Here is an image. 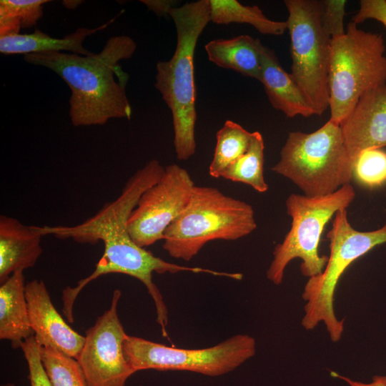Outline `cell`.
<instances>
[{
    "label": "cell",
    "mask_w": 386,
    "mask_h": 386,
    "mask_svg": "<svg viewBox=\"0 0 386 386\" xmlns=\"http://www.w3.org/2000/svg\"><path fill=\"white\" fill-rule=\"evenodd\" d=\"M367 19L380 22L386 28V0H361L352 21L356 24Z\"/></svg>",
    "instance_id": "obj_28"
},
{
    "label": "cell",
    "mask_w": 386,
    "mask_h": 386,
    "mask_svg": "<svg viewBox=\"0 0 386 386\" xmlns=\"http://www.w3.org/2000/svg\"><path fill=\"white\" fill-rule=\"evenodd\" d=\"M121 295L119 290L114 291L109 308L86 331L77 360L89 386H125L134 374L123 352L127 334L118 315Z\"/></svg>",
    "instance_id": "obj_12"
},
{
    "label": "cell",
    "mask_w": 386,
    "mask_h": 386,
    "mask_svg": "<svg viewBox=\"0 0 386 386\" xmlns=\"http://www.w3.org/2000/svg\"><path fill=\"white\" fill-rule=\"evenodd\" d=\"M279 155L271 169L306 196L332 194L353 177L355 160L345 147L340 125L330 120L312 133L290 132Z\"/></svg>",
    "instance_id": "obj_5"
},
{
    "label": "cell",
    "mask_w": 386,
    "mask_h": 386,
    "mask_svg": "<svg viewBox=\"0 0 386 386\" xmlns=\"http://www.w3.org/2000/svg\"><path fill=\"white\" fill-rule=\"evenodd\" d=\"M47 0H1L0 16L16 18L21 28H30L43 16Z\"/></svg>",
    "instance_id": "obj_25"
},
{
    "label": "cell",
    "mask_w": 386,
    "mask_h": 386,
    "mask_svg": "<svg viewBox=\"0 0 386 386\" xmlns=\"http://www.w3.org/2000/svg\"><path fill=\"white\" fill-rule=\"evenodd\" d=\"M330 240V255L323 272L308 278L302 295L305 302L302 326L314 330L323 323L330 340L338 342L345 330V320H339L334 310L335 292L340 277L357 259L376 246L386 243V224L368 232L357 231L350 224L347 209L336 212Z\"/></svg>",
    "instance_id": "obj_6"
},
{
    "label": "cell",
    "mask_w": 386,
    "mask_h": 386,
    "mask_svg": "<svg viewBox=\"0 0 386 386\" xmlns=\"http://www.w3.org/2000/svg\"><path fill=\"white\" fill-rule=\"evenodd\" d=\"M114 19L95 29L79 28L63 38L51 37L39 29L31 34H15L0 37V52L3 54H27L46 51H69L82 56L93 53L83 43L85 39L106 28Z\"/></svg>",
    "instance_id": "obj_19"
},
{
    "label": "cell",
    "mask_w": 386,
    "mask_h": 386,
    "mask_svg": "<svg viewBox=\"0 0 386 386\" xmlns=\"http://www.w3.org/2000/svg\"><path fill=\"white\" fill-rule=\"evenodd\" d=\"M252 136V132L239 124L226 121L216 134L217 143L209 167V174L219 178L222 172L247 150Z\"/></svg>",
    "instance_id": "obj_22"
},
{
    "label": "cell",
    "mask_w": 386,
    "mask_h": 386,
    "mask_svg": "<svg viewBox=\"0 0 386 386\" xmlns=\"http://www.w3.org/2000/svg\"><path fill=\"white\" fill-rule=\"evenodd\" d=\"M256 228L252 205L217 188L195 186L186 207L164 232L162 247L172 257L189 261L210 241L237 240Z\"/></svg>",
    "instance_id": "obj_4"
},
{
    "label": "cell",
    "mask_w": 386,
    "mask_h": 386,
    "mask_svg": "<svg viewBox=\"0 0 386 386\" xmlns=\"http://www.w3.org/2000/svg\"><path fill=\"white\" fill-rule=\"evenodd\" d=\"M81 3H82V1H79V0L77 1L76 0H71V1L66 0V1H62V4H64V6L66 7L67 9H75Z\"/></svg>",
    "instance_id": "obj_31"
},
{
    "label": "cell",
    "mask_w": 386,
    "mask_h": 386,
    "mask_svg": "<svg viewBox=\"0 0 386 386\" xmlns=\"http://www.w3.org/2000/svg\"><path fill=\"white\" fill-rule=\"evenodd\" d=\"M29 323L36 342L77 360L85 337L70 327L54 306L45 283L33 279L26 284Z\"/></svg>",
    "instance_id": "obj_13"
},
{
    "label": "cell",
    "mask_w": 386,
    "mask_h": 386,
    "mask_svg": "<svg viewBox=\"0 0 386 386\" xmlns=\"http://www.w3.org/2000/svg\"><path fill=\"white\" fill-rule=\"evenodd\" d=\"M141 2L158 16L169 15L177 4L172 0H141Z\"/></svg>",
    "instance_id": "obj_29"
},
{
    "label": "cell",
    "mask_w": 386,
    "mask_h": 386,
    "mask_svg": "<svg viewBox=\"0 0 386 386\" xmlns=\"http://www.w3.org/2000/svg\"><path fill=\"white\" fill-rule=\"evenodd\" d=\"M357 25L350 21L345 33L331 41L329 120L339 125L365 93L386 84L384 39Z\"/></svg>",
    "instance_id": "obj_7"
},
{
    "label": "cell",
    "mask_w": 386,
    "mask_h": 386,
    "mask_svg": "<svg viewBox=\"0 0 386 386\" xmlns=\"http://www.w3.org/2000/svg\"><path fill=\"white\" fill-rule=\"evenodd\" d=\"M1 386H15L13 383L9 382L6 384H4Z\"/></svg>",
    "instance_id": "obj_32"
},
{
    "label": "cell",
    "mask_w": 386,
    "mask_h": 386,
    "mask_svg": "<svg viewBox=\"0 0 386 386\" xmlns=\"http://www.w3.org/2000/svg\"><path fill=\"white\" fill-rule=\"evenodd\" d=\"M264 149L262 135L259 132H252L247 150L228 165L220 177L246 184L259 193L266 192L268 184L264 177Z\"/></svg>",
    "instance_id": "obj_21"
},
{
    "label": "cell",
    "mask_w": 386,
    "mask_h": 386,
    "mask_svg": "<svg viewBox=\"0 0 386 386\" xmlns=\"http://www.w3.org/2000/svg\"><path fill=\"white\" fill-rule=\"evenodd\" d=\"M123 352L134 373L152 369L189 371L214 377L233 371L252 357L256 341L252 336L240 334L213 347L183 349L127 335Z\"/></svg>",
    "instance_id": "obj_10"
},
{
    "label": "cell",
    "mask_w": 386,
    "mask_h": 386,
    "mask_svg": "<svg viewBox=\"0 0 386 386\" xmlns=\"http://www.w3.org/2000/svg\"><path fill=\"white\" fill-rule=\"evenodd\" d=\"M164 169L158 160L151 159L132 175L114 200L106 203L95 214L79 224L34 226L43 237L51 235L60 239H71L80 244L103 242L102 257L93 272L78 282V291L99 277L119 273L137 279L150 296L157 298L160 291L152 280L153 273L179 272V264L168 262L136 244L127 227L128 219L139 197L159 179Z\"/></svg>",
    "instance_id": "obj_1"
},
{
    "label": "cell",
    "mask_w": 386,
    "mask_h": 386,
    "mask_svg": "<svg viewBox=\"0 0 386 386\" xmlns=\"http://www.w3.org/2000/svg\"><path fill=\"white\" fill-rule=\"evenodd\" d=\"M43 236L34 226L0 216V283L16 272L33 267L43 252Z\"/></svg>",
    "instance_id": "obj_15"
},
{
    "label": "cell",
    "mask_w": 386,
    "mask_h": 386,
    "mask_svg": "<svg viewBox=\"0 0 386 386\" xmlns=\"http://www.w3.org/2000/svg\"><path fill=\"white\" fill-rule=\"evenodd\" d=\"M332 377L344 380L349 386H386V375H375L370 382H362L353 380L349 377L331 372Z\"/></svg>",
    "instance_id": "obj_30"
},
{
    "label": "cell",
    "mask_w": 386,
    "mask_h": 386,
    "mask_svg": "<svg viewBox=\"0 0 386 386\" xmlns=\"http://www.w3.org/2000/svg\"><path fill=\"white\" fill-rule=\"evenodd\" d=\"M355 192L349 184L323 196L291 194L285 202L291 227L283 241L273 250V259L267 270V279L276 285L282 283L288 264L301 259L302 275L310 278L321 274L328 256L320 255L318 247L323 229L336 212L347 209L354 201Z\"/></svg>",
    "instance_id": "obj_8"
},
{
    "label": "cell",
    "mask_w": 386,
    "mask_h": 386,
    "mask_svg": "<svg viewBox=\"0 0 386 386\" xmlns=\"http://www.w3.org/2000/svg\"><path fill=\"white\" fill-rule=\"evenodd\" d=\"M322 4V21L323 27L331 39L343 35L344 17L345 15V0H325Z\"/></svg>",
    "instance_id": "obj_27"
},
{
    "label": "cell",
    "mask_w": 386,
    "mask_h": 386,
    "mask_svg": "<svg viewBox=\"0 0 386 386\" xmlns=\"http://www.w3.org/2000/svg\"><path fill=\"white\" fill-rule=\"evenodd\" d=\"M284 4L290 36V74L315 115L321 116L330 104L332 41L322 25V1L285 0Z\"/></svg>",
    "instance_id": "obj_9"
},
{
    "label": "cell",
    "mask_w": 386,
    "mask_h": 386,
    "mask_svg": "<svg viewBox=\"0 0 386 386\" xmlns=\"http://www.w3.org/2000/svg\"><path fill=\"white\" fill-rule=\"evenodd\" d=\"M195 186L187 170L176 164L166 166L159 179L141 194L128 219V231L135 244L144 248L163 240Z\"/></svg>",
    "instance_id": "obj_11"
},
{
    "label": "cell",
    "mask_w": 386,
    "mask_h": 386,
    "mask_svg": "<svg viewBox=\"0 0 386 386\" xmlns=\"http://www.w3.org/2000/svg\"><path fill=\"white\" fill-rule=\"evenodd\" d=\"M340 128L354 160L364 149L386 147V84L365 93Z\"/></svg>",
    "instance_id": "obj_14"
},
{
    "label": "cell",
    "mask_w": 386,
    "mask_h": 386,
    "mask_svg": "<svg viewBox=\"0 0 386 386\" xmlns=\"http://www.w3.org/2000/svg\"><path fill=\"white\" fill-rule=\"evenodd\" d=\"M271 105L287 117H310L315 115L291 74L282 67L273 50L264 46L259 80Z\"/></svg>",
    "instance_id": "obj_16"
},
{
    "label": "cell",
    "mask_w": 386,
    "mask_h": 386,
    "mask_svg": "<svg viewBox=\"0 0 386 386\" xmlns=\"http://www.w3.org/2000/svg\"><path fill=\"white\" fill-rule=\"evenodd\" d=\"M359 183L375 188L386 183V151L369 148L361 151L355 159L353 177Z\"/></svg>",
    "instance_id": "obj_24"
},
{
    "label": "cell",
    "mask_w": 386,
    "mask_h": 386,
    "mask_svg": "<svg viewBox=\"0 0 386 386\" xmlns=\"http://www.w3.org/2000/svg\"><path fill=\"white\" fill-rule=\"evenodd\" d=\"M20 348L29 368V379L31 386H52L44 368L40 355V346L34 335L24 340Z\"/></svg>",
    "instance_id": "obj_26"
},
{
    "label": "cell",
    "mask_w": 386,
    "mask_h": 386,
    "mask_svg": "<svg viewBox=\"0 0 386 386\" xmlns=\"http://www.w3.org/2000/svg\"><path fill=\"white\" fill-rule=\"evenodd\" d=\"M40 355L52 386H89L76 359L52 348L41 346Z\"/></svg>",
    "instance_id": "obj_23"
},
{
    "label": "cell",
    "mask_w": 386,
    "mask_h": 386,
    "mask_svg": "<svg viewBox=\"0 0 386 386\" xmlns=\"http://www.w3.org/2000/svg\"><path fill=\"white\" fill-rule=\"evenodd\" d=\"M210 21L221 25L247 24L264 35L280 36L287 30V21L267 18L257 6H245L236 0H209Z\"/></svg>",
    "instance_id": "obj_20"
},
{
    "label": "cell",
    "mask_w": 386,
    "mask_h": 386,
    "mask_svg": "<svg viewBox=\"0 0 386 386\" xmlns=\"http://www.w3.org/2000/svg\"><path fill=\"white\" fill-rule=\"evenodd\" d=\"M169 15L175 25L177 46L169 60L157 62L154 86L171 110L176 156L184 161L197 147L194 57L197 41L210 21L209 0L175 6Z\"/></svg>",
    "instance_id": "obj_3"
},
{
    "label": "cell",
    "mask_w": 386,
    "mask_h": 386,
    "mask_svg": "<svg viewBox=\"0 0 386 386\" xmlns=\"http://www.w3.org/2000/svg\"><path fill=\"white\" fill-rule=\"evenodd\" d=\"M137 44L130 36L110 37L98 54L82 56L61 51L27 54L26 62L41 66L57 74L69 86V117L75 127L103 125L110 119L132 116L125 84L129 75L119 62L134 54Z\"/></svg>",
    "instance_id": "obj_2"
},
{
    "label": "cell",
    "mask_w": 386,
    "mask_h": 386,
    "mask_svg": "<svg viewBox=\"0 0 386 386\" xmlns=\"http://www.w3.org/2000/svg\"><path fill=\"white\" fill-rule=\"evenodd\" d=\"M25 287L21 271L12 274L0 286V339L10 341L14 349L34 335L29 323Z\"/></svg>",
    "instance_id": "obj_17"
},
{
    "label": "cell",
    "mask_w": 386,
    "mask_h": 386,
    "mask_svg": "<svg viewBox=\"0 0 386 386\" xmlns=\"http://www.w3.org/2000/svg\"><path fill=\"white\" fill-rule=\"evenodd\" d=\"M264 48L258 39L249 35L214 39L205 45V51L211 62L257 80L260 78Z\"/></svg>",
    "instance_id": "obj_18"
}]
</instances>
